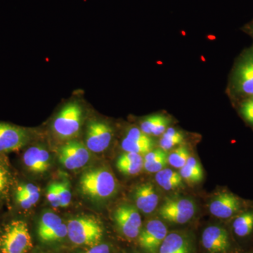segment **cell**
Returning <instances> with one entry per match:
<instances>
[{
	"mask_svg": "<svg viewBox=\"0 0 253 253\" xmlns=\"http://www.w3.org/2000/svg\"><path fill=\"white\" fill-rule=\"evenodd\" d=\"M83 111L77 102L65 105L53 122V131L61 139H72L79 134L83 122Z\"/></svg>",
	"mask_w": 253,
	"mask_h": 253,
	"instance_id": "obj_6",
	"label": "cell"
},
{
	"mask_svg": "<svg viewBox=\"0 0 253 253\" xmlns=\"http://www.w3.org/2000/svg\"><path fill=\"white\" fill-rule=\"evenodd\" d=\"M156 183L166 191H174L184 186V180L179 172L169 168H164L156 173Z\"/></svg>",
	"mask_w": 253,
	"mask_h": 253,
	"instance_id": "obj_22",
	"label": "cell"
},
{
	"mask_svg": "<svg viewBox=\"0 0 253 253\" xmlns=\"http://www.w3.org/2000/svg\"><path fill=\"white\" fill-rule=\"evenodd\" d=\"M184 139V135L180 131L176 130L174 128H168L160 140V147L167 152L178 145L182 144Z\"/></svg>",
	"mask_w": 253,
	"mask_h": 253,
	"instance_id": "obj_25",
	"label": "cell"
},
{
	"mask_svg": "<svg viewBox=\"0 0 253 253\" xmlns=\"http://www.w3.org/2000/svg\"><path fill=\"white\" fill-rule=\"evenodd\" d=\"M56 183H57L58 191H59L60 207H68L71 204V198H72L69 184L67 181Z\"/></svg>",
	"mask_w": 253,
	"mask_h": 253,
	"instance_id": "obj_27",
	"label": "cell"
},
{
	"mask_svg": "<svg viewBox=\"0 0 253 253\" xmlns=\"http://www.w3.org/2000/svg\"><path fill=\"white\" fill-rule=\"evenodd\" d=\"M68 236L73 244L92 247L101 244L104 229L97 219L91 217H79L68 221Z\"/></svg>",
	"mask_w": 253,
	"mask_h": 253,
	"instance_id": "obj_5",
	"label": "cell"
},
{
	"mask_svg": "<svg viewBox=\"0 0 253 253\" xmlns=\"http://www.w3.org/2000/svg\"><path fill=\"white\" fill-rule=\"evenodd\" d=\"M250 207L249 201L230 191H222L215 194L210 201L209 211L214 217L229 221Z\"/></svg>",
	"mask_w": 253,
	"mask_h": 253,
	"instance_id": "obj_7",
	"label": "cell"
},
{
	"mask_svg": "<svg viewBox=\"0 0 253 253\" xmlns=\"http://www.w3.org/2000/svg\"><path fill=\"white\" fill-rule=\"evenodd\" d=\"M199 253H244L227 224H208L197 236Z\"/></svg>",
	"mask_w": 253,
	"mask_h": 253,
	"instance_id": "obj_1",
	"label": "cell"
},
{
	"mask_svg": "<svg viewBox=\"0 0 253 253\" xmlns=\"http://www.w3.org/2000/svg\"><path fill=\"white\" fill-rule=\"evenodd\" d=\"M169 124V118L166 117L163 115L159 114V117L155 123L154 128H153L152 131H151V135L155 136L163 135L165 131L167 130Z\"/></svg>",
	"mask_w": 253,
	"mask_h": 253,
	"instance_id": "obj_29",
	"label": "cell"
},
{
	"mask_svg": "<svg viewBox=\"0 0 253 253\" xmlns=\"http://www.w3.org/2000/svg\"><path fill=\"white\" fill-rule=\"evenodd\" d=\"M170 229L160 218L150 219L143 224L136 243L143 253H157Z\"/></svg>",
	"mask_w": 253,
	"mask_h": 253,
	"instance_id": "obj_10",
	"label": "cell"
},
{
	"mask_svg": "<svg viewBox=\"0 0 253 253\" xmlns=\"http://www.w3.org/2000/svg\"><path fill=\"white\" fill-rule=\"evenodd\" d=\"M66 236H68L67 225L64 224V223H62V224L58 226L57 229L47 238L46 243L60 241V240L64 239Z\"/></svg>",
	"mask_w": 253,
	"mask_h": 253,
	"instance_id": "obj_32",
	"label": "cell"
},
{
	"mask_svg": "<svg viewBox=\"0 0 253 253\" xmlns=\"http://www.w3.org/2000/svg\"><path fill=\"white\" fill-rule=\"evenodd\" d=\"M179 174L183 180L189 184H199L204 179V169L202 166L199 161L193 156H190L185 166L179 170Z\"/></svg>",
	"mask_w": 253,
	"mask_h": 253,
	"instance_id": "obj_24",
	"label": "cell"
},
{
	"mask_svg": "<svg viewBox=\"0 0 253 253\" xmlns=\"http://www.w3.org/2000/svg\"><path fill=\"white\" fill-rule=\"evenodd\" d=\"M244 253H253V249L249 250V251H245Z\"/></svg>",
	"mask_w": 253,
	"mask_h": 253,
	"instance_id": "obj_34",
	"label": "cell"
},
{
	"mask_svg": "<svg viewBox=\"0 0 253 253\" xmlns=\"http://www.w3.org/2000/svg\"><path fill=\"white\" fill-rule=\"evenodd\" d=\"M134 199L136 208L144 214H149L157 208L160 196L152 183L146 182L136 186L134 191Z\"/></svg>",
	"mask_w": 253,
	"mask_h": 253,
	"instance_id": "obj_17",
	"label": "cell"
},
{
	"mask_svg": "<svg viewBox=\"0 0 253 253\" xmlns=\"http://www.w3.org/2000/svg\"><path fill=\"white\" fill-rule=\"evenodd\" d=\"M168 164V157L155 160L150 162H144V168L146 172L157 173L161 169H164Z\"/></svg>",
	"mask_w": 253,
	"mask_h": 253,
	"instance_id": "obj_28",
	"label": "cell"
},
{
	"mask_svg": "<svg viewBox=\"0 0 253 253\" xmlns=\"http://www.w3.org/2000/svg\"><path fill=\"white\" fill-rule=\"evenodd\" d=\"M89 151L86 145L80 141H68L60 148L59 160L66 169H81L89 162L91 157Z\"/></svg>",
	"mask_w": 253,
	"mask_h": 253,
	"instance_id": "obj_13",
	"label": "cell"
},
{
	"mask_svg": "<svg viewBox=\"0 0 253 253\" xmlns=\"http://www.w3.org/2000/svg\"><path fill=\"white\" fill-rule=\"evenodd\" d=\"M154 139L137 127L130 128L121 144V147L126 152L140 155L147 154L154 149Z\"/></svg>",
	"mask_w": 253,
	"mask_h": 253,
	"instance_id": "obj_16",
	"label": "cell"
},
{
	"mask_svg": "<svg viewBox=\"0 0 253 253\" xmlns=\"http://www.w3.org/2000/svg\"><path fill=\"white\" fill-rule=\"evenodd\" d=\"M10 198L16 209L29 211L38 204L41 198V189L33 183L17 181L15 177L8 199Z\"/></svg>",
	"mask_w": 253,
	"mask_h": 253,
	"instance_id": "obj_14",
	"label": "cell"
},
{
	"mask_svg": "<svg viewBox=\"0 0 253 253\" xmlns=\"http://www.w3.org/2000/svg\"><path fill=\"white\" fill-rule=\"evenodd\" d=\"M61 218L52 212H46L42 215L38 224V237L42 242L46 243V239L56 229L62 224Z\"/></svg>",
	"mask_w": 253,
	"mask_h": 253,
	"instance_id": "obj_23",
	"label": "cell"
},
{
	"mask_svg": "<svg viewBox=\"0 0 253 253\" xmlns=\"http://www.w3.org/2000/svg\"><path fill=\"white\" fill-rule=\"evenodd\" d=\"M190 156H191L187 148L184 146H179L168 155V163L172 168L180 169L185 166Z\"/></svg>",
	"mask_w": 253,
	"mask_h": 253,
	"instance_id": "obj_26",
	"label": "cell"
},
{
	"mask_svg": "<svg viewBox=\"0 0 253 253\" xmlns=\"http://www.w3.org/2000/svg\"><path fill=\"white\" fill-rule=\"evenodd\" d=\"M197 211L196 202L191 198H168L158 209V218L168 225L183 226L194 219Z\"/></svg>",
	"mask_w": 253,
	"mask_h": 253,
	"instance_id": "obj_4",
	"label": "cell"
},
{
	"mask_svg": "<svg viewBox=\"0 0 253 253\" xmlns=\"http://www.w3.org/2000/svg\"><path fill=\"white\" fill-rule=\"evenodd\" d=\"M241 113L244 119L253 126V100H249L243 103L241 105Z\"/></svg>",
	"mask_w": 253,
	"mask_h": 253,
	"instance_id": "obj_31",
	"label": "cell"
},
{
	"mask_svg": "<svg viewBox=\"0 0 253 253\" xmlns=\"http://www.w3.org/2000/svg\"><path fill=\"white\" fill-rule=\"evenodd\" d=\"M33 247L26 221L11 218L0 226V253H28Z\"/></svg>",
	"mask_w": 253,
	"mask_h": 253,
	"instance_id": "obj_3",
	"label": "cell"
},
{
	"mask_svg": "<svg viewBox=\"0 0 253 253\" xmlns=\"http://www.w3.org/2000/svg\"></svg>",
	"mask_w": 253,
	"mask_h": 253,
	"instance_id": "obj_37",
	"label": "cell"
},
{
	"mask_svg": "<svg viewBox=\"0 0 253 253\" xmlns=\"http://www.w3.org/2000/svg\"><path fill=\"white\" fill-rule=\"evenodd\" d=\"M116 168L126 175H136L144 168V158L135 153H125L118 158Z\"/></svg>",
	"mask_w": 253,
	"mask_h": 253,
	"instance_id": "obj_21",
	"label": "cell"
},
{
	"mask_svg": "<svg viewBox=\"0 0 253 253\" xmlns=\"http://www.w3.org/2000/svg\"><path fill=\"white\" fill-rule=\"evenodd\" d=\"M252 100H253V99H252Z\"/></svg>",
	"mask_w": 253,
	"mask_h": 253,
	"instance_id": "obj_36",
	"label": "cell"
},
{
	"mask_svg": "<svg viewBox=\"0 0 253 253\" xmlns=\"http://www.w3.org/2000/svg\"><path fill=\"white\" fill-rule=\"evenodd\" d=\"M157 253H199L197 234L189 228L170 229Z\"/></svg>",
	"mask_w": 253,
	"mask_h": 253,
	"instance_id": "obj_8",
	"label": "cell"
},
{
	"mask_svg": "<svg viewBox=\"0 0 253 253\" xmlns=\"http://www.w3.org/2000/svg\"><path fill=\"white\" fill-rule=\"evenodd\" d=\"M111 247L108 244H99L92 246L91 249L83 253H111Z\"/></svg>",
	"mask_w": 253,
	"mask_h": 253,
	"instance_id": "obj_33",
	"label": "cell"
},
{
	"mask_svg": "<svg viewBox=\"0 0 253 253\" xmlns=\"http://www.w3.org/2000/svg\"><path fill=\"white\" fill-rule=\"evenodd\" d=\"M113 136V129L108 123L91 121L86 127V146L91 152L99 154L109 148Z\"/></svg>",
	"mask_w": 253,
	"mask_h": 253,
	"instance_id": "obj_15",
	"label": "cell"
},
{
	"mask_svg": "<svg viewBox=\"0 0 253 253\" xmlns=\"http://www.w3.org/2000/svg\"></svg>",
	"mask_w": 253,
	"mask_h": 253,
	"instance_id": "obj_38",
	"label": "cell"
},
{
	"mask_svg": "<svg viewBox=\"0 0 253 253\" xmlns=\"http://www.w3.org/2000/svg\"><path fill=\"white\" fill-rule=\"evenodd\" d=\"M80 189L82 194L89 199L106 201L111 199L117 191V181L107 168H93L82 174Z\"/></svg>",
	"mask_w": 253,
	"mask_h": 253,
	"instance_id": "obj_2",
	"label": "cell"
},
{
	"mask_svg": "<svg viewBox=\"0 0 253 253\" xmlns=\"http://www.w3.org/2000/svg\"><path fill=\"white\" fill-rule=\"evenodd\" d=\"M21 160L26 170L34 174L45 172L50 167L49 152L41 146L28 148L23 153Z\"/></svg>",
	"mask_w": 253,
	"mask_h": 253,
	"instance_id": "obj_18",
	"label": "cell"
},
{
	"mask_svg": "<svg viewBox=\"0 0 253 253\" xmlns=\"http://www.w3.org/2000/svg\"><path fill=\"white\" fill-rule=\"evenodd\" d=\"M227 225L242 251L253 249V208L250 207L228 221Z\"/></svg>",
	"mask_w": 253,
	"mask_h": 253,
	"instance_id": "obj_11",
	"label": "cell"
},
{
	"mask_svg": "<svg viewBox=\"0 0 253 253\" xmlns=\"http://www.w3.org/2000/svg\"><path fill=\"white\" fill-rule=\"evenodd\" d=\"M113 219L118 232L129 241L137 239L143 226L139 210L132 205L118 206L113 213Z\"/></svg>",
	"mask_w": 253,
	"mask_h": 253,
	"instance_id": "obj_9",
	"label": "cell"
},
{
	"mask_svg": "<svg viewBox=\"0 0 253 253\" xmlns=\"http://www.w3.org/2000/svg\"><path fill=\"white\" fill-rule=\"evenodd\" d=\"M29 141V134L24 128L0 122V154L18 151L26 146Z\"/></svg>",
	"mask_w": 253,
	"mask_h": 253,
	"instance_id": "obj_12",
	"label": "cell"
},
{
	"mask_svg": "<svg viewBox=\"0 0 253 253\" xmlns=\"http://www.w3.org/2000/svg\"><path fill=\"white\" fill-rule=\"evenodd\" d=\"M236 90L247 95L253 94V56L244 58L236 67L234 74Z\"/></svg>",
	"mask_w": 253,
	"mask_h": 253,
	"instance_id": "obj_19",
	"label": "cell"
},
{
	"mask_svg": "<svg viewBox=\"0 0 253 253\" xmlns=\"http://www.w3.org/2000/svg\"><path fill=\"white\" fill-rule=\"evenodd\" d=\"M46 198L48 201L51 206L54 208L60 207V199L59 196V191H58L57 183H51L48 186L47 191H46Z\"/></svg>",
	"mask_w": 253,
	"mask_h": 253,
	"instance_id": "obj_30",
	"label": "cell"
},
{
	"mask_svg": "<svg viewBox=\"0 0 253 253\" xmlns=\"http://www.w3.org/2000/svg\"><path fill=\"white\" fill-rule=\"evenodd\" d=\"M125 253V252H123V253Z\"/></svg>",
	"mask_w": 253,
	"mask_h": 253,
	"instance_id": "obj_35",
	"label": "cell"
},
{
	"mask_svg": "<svg viewBox=\"0 0 253 253\" xmlns=\"http://www.w3.org/2000/svg\"><path fill=\"white\" fill-rule=\"evenodd\" d=\"M14 178L6 155L0 154V206L8 201Z\"/></svg>",
	"mask_w": 253,
	"mask_h": 253,
	"instance_id": "obj_20",
	"label": "cell"
}]
</instances>
